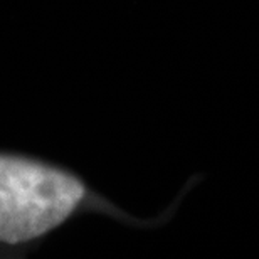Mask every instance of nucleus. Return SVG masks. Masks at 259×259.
Masks as SVG:
<instances>
[{"label": "nucleus", "instance_id": "f257e3e1", "mask_svg": "<svg viewBox=\"0 0 259 259\" xmlns=\"http://www.w3.org/2000/svg\"><path fill=\"white\" fill-rule=\"evenodd\" d=\"M200 175L155 217H137L93 189L79 174L27 153L0 150V259L25 257L81 215H101L137 229H155L177 214Z\"/></svg>", "mask_w": 259, "mask_h": 259}]
</instances>
